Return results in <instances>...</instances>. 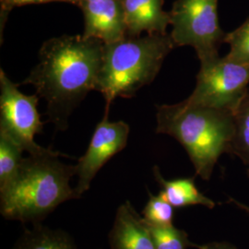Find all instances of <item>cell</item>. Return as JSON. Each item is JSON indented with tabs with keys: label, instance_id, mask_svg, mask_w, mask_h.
I'll use <instances>...</instances> for the list:
<instances>
[{
	"label": "cell",
	"instance_id": "6da1fadb",
	"mask_svg": "<svg viewBox=\"0 0 249 249\" xmlns=\"http://www.w3.org/2000/svg\"><path fill=\"white\" fill-rule=\"evenodd\" d=\"M104 45L82 35L53 37L41 46L39 62L21 84L32 85L45 99L46 114L56 129L66 130L74 108L96 90Z\"/></svg>",
	"mask_w": 249,
	"mask_h": 249
},
{
	"label": "cell",
	"instance_id": "7a4b0ae2",
	"mask_svg": "<svg viewBox=\"0 0 249 249\" xmlns=\"http://www.w3.org/2000/svg\"><path fill=\"white\" fill-rule=\"evenodd\" d=\"M60 156L66 155L51 149L24 158L17 177L0 190V213L6 220L42 223L59 205L76 199L71 186L76 166Z\"/></svg>",
	"mask_w": 249,
	"mask_h": 249
},
{
	"label": "cell",
	"instance_id": "3957f363",
	"mask_svg": "<svg viewBox=\"0 0 249 249\" xmlns=\"http://www.w3.org/2000/svg\"><path fill=\"white\" fill-rule=\"evenodd\" d=\"M233 112L188 104L157 107L156 132L176 139L187 151L196 176L210 180L233 132Z\"/></svg>",
	"mask_w": 249,
	"mask_h": 249
},
{
	"label": "cell",
	"instance_id": "277c9868",
	"mask_svg": "<svg viewBox=\"0 0 249 249\" xmlns=\"http://www.w3.org/2000/svg\"><path fill=\"white\" fill-rule=\"evenodd\" d=\"M176 46L170 35L125 36L105 44L96 90L107 107L116 98H130L149 85L160 72L162 63Z\"/></svg>",
	"mask_w": 249,
	"mask_h": 249
},
{
	"label": "cell",
	"instance_id": "5b68a950",
	"mask_svg": "<svg viewBox=\"0 0 249 249\" xmlns=\"http://www.w3.org/2000/svg\"><path fill=\"white\" fill-rule=\"evenodd\" d=\"M169 13L176 48L193 47L200 62L220 55L226 33L219 23L218 0H177Z\"/></svg>",
	"mask_w": 249,
	"mask_h": 249
},
{
	"label": "cell",
	"instance_id": "8992f818",
	"mask_svg": "<svg viewBox=\"0 0 249 249\" xmlns=\"http://www.w3.org/2000/svg\"><path fill=\"white\" fill-rule=\"evenodd\" d=\"M249 65L226 55L200 62L196 87L188 104L233 112L249 89Z\"/></svg>",
	"mask_w": 249,
	"mask_h": 249
},
{
	"label": "cell",
	"instance_id": "52a82bcc",
	"mask_svg": "<svg viewBox=\"0 0 249 249\" xmlns=\"http://www.w3.org/2000/svg\"><path fill=\"white\" fill-rule=\"evenodd\" d=\"M0 131L18 143L29 155L50 151L35 141L36 134L43 131V122L37 111L38 94L22 93L3 70H0Z\"/></svg>",
	"mask_w": 249,
	"mask_h": 249
},
{
	"label": "cell",
	"instance_id": "ba28073f",
	"mask_svg": "<svg viewBox=\"0 0 249 249\" xmlns=\"http://www.w3.org/2000/svg\"><path fill=\"white\" fill-rule=\"evenodd\" d=\"M129 131V125L124 121L111 122L107 115L96 125L87 151L75 165L78 177L74 187L76 199L89 190L92 180L107 161L124 150Z\"/></svg>",
	"mask_w": 249,
	"mask_h": 249
},
{
	"label": "cell",
	"instance_id": "9c48e42d",
	"mask_svg": "<svg viewBox=\"0 0 249 249\" xmlns=\"http://www.w3.org/2000/svg\"><path fill=\"white\" fill-rule=\"evenodd\" d=\"M84 14L83 36L105 44L116 42L126 36L121 0H99L78 4Z\"/></svg>",
	"mask_w": 249,
	"mask_h": 249
},
{
	"label": "cell",
	"instance_id": "30bf717a",
	"mask_svg": "<svg viewBox=\"0 0 249 249\" xmlns=\"http://www.w3.org/2000/svg\"><path fill=\"white\" fill-rule=\"evenodd\" d=\"M108 241L110 249H157L142 216L128 200L117 208Z\"/></svg>",
	"mask_w": 249,
	"mask_h": 249
},
{
	"label": "cell",
	"instance_id": "8fae6325",
	"mask_svg": "<svg viewBox=\"0 0 249 249\" xmlns=\"http://www.w3.org/2000/svg\"><path fill=\"white\" fill-rule=\"evenodd\" d=\"M124 9L126 36L167 35L171 25L169 12L162 9L163 0H121Z\"/></svg>",
	"mask_w": 249,
	"mask_h": 249
},
{
	"label": "cell",
	"instance_id": "7c38bea8",
	"mask_svg": "<svg viewBox=\"0 0 249 249\" xmlns=\"http://www.w3.org/2000/svg\"><path fill=\"white\" fill-rule=\"evenodd\" d=\"M153 176L160 186L159 194L163 196L175 209L189 206H203L213 209L216 203L210 197L203 195L195 184V178H178L167 180L160 174V168L154 166Z\"/></svg>",
	"mask_w": 249,
	"mask_h": 249
},
{
	"label": "cell",
	"instance_id": "4fadbf2b",
	"mask_svg": "<svg viewBox=\"0 0 249 249\" xmlns=\"http://www.w3.org/2000/svg\"><path fill=\"white\" fill-rule=\"evenodd\" d=\"M12 249H78L71 235L62 229H52L42 223L24 229Z\"/></svg>",
	"mask_w": 249,
	"mask_h": 249
},
{
	"label": "cell",
	"instance_id": "5bb4252c",
	"mask_svg": "<svg viewBox=\"0 0 249 249\" xmlns=\"http://www.w3.org/2000/svg\"><path fill=\"white\" fill-rule=\"evenodd\" d=\"M233 132L228 153L249 167V89L233 111Z\"/></svg>",
	"mask_w": 249,
	"mask_h": 249
},
{
	"label": "cell",
	"instance_id": "9a60e30c",
	"mask_svg": "<svg viewBox=\"0 0 249 249\" xmlns=\"http://www.w3.org/2000/svg\"><path fill=\"white\" fill-rule=\"evenodd\" d=\"M24 150L11 138L0 131V190L17 177L24 160Z\"/></svg>",
	"mask_w": 249,
	"mask_h": 249
},
{
	"label": "cell",
	"instance_id": "2e32d148",
	"mask_svg": "<svg viewBox=\"0 0 249 249\" xmlns=\"http://www.w3.org/2000/svg\"><path fill=\"white\" fill-rule=\"evenodd\" d=\"M149 199L142 211L143 222L157 227H168L174 225L175 208L158 194L157 196L148 191Z\"/></svg>",
	"mask_w": 249,
	"mask_h": 249
},
{
	"label": "cell",
	"instance_id": "e0dca14e",
	"mask_svg": "<svg viewBox=\"0 0 249 249\" xmlns=\"http://www.w3.org/2000/svg\"><path fill=\"white\" fill-rule=\"evenodd\" d=\"M145 224L151 232L157 249H187L193 248L194 243L189 240L187 231L178 229L175 225L168 227H157L147 223Z\"/></svg>",
	"mask_w": 249,
	"mask_h": 249
},
{
	"label": "cell",
	"instance_id": "ac0fdd59",
	"mask_svg": "<svg viewBox=\"0 0 249 249\" xmlns=\"http://www.w3.org/2000/svg\"><path fill=\"white\" fill-rule=\"evenodd\" d=\"M224 43L230 45L226 56L235 62L249 65V18L231 33L226 34Z\"/></svg>",
	"mask_w": 249,
	"mask_h": 249
},
{
	"label": "cell",
	"instance_id": "d6986e66",
	"mask_svg": "<svg viewBox=\"0 0 249 249\" xmlns=\"http://www.w3.org/2000/svg\"><path fill=\"white\" fill-rule=\"evenodd\" d=\"M70 2L73 4H77V0H0L1 2V17L5 16L8 12L16 7H21L30 4H42V3H48V2Z\"/></svg>",
	"mask_w": 249,
	"mask_h": 249
},
{
	"label": "cell",
	"instance_id": "ffe728a7",
	"mask_svg": "<svg viewBox=\"0 0 249 249\" xmlns=\"http://www.w3.org/2000/svg\"><path fill=\"white\" fill-rule=\"evenodd\" d=\"M193 249H237L233 245L227 242H210L207 244H193Z\"/></svg>",
	"mask_w": 249,
	"mask_h": 249
},
{
	"label": "cell",
	"instance_id": "44dd1931",
	"mask_svg": "<svg viewBox=\"0 0 249 249\" xmlns=\"http://www.w3.org/2000/svg\"><path fill=\"white\" fill-rule=\"evenodd\" d=\"M229 203L234 205V206L237 207L238 209H240L242 211H244V212H246L247 213L249 214V205L244 204V203H242V202L238 201L237 199H235V198H233V197H230V198H229Z\"/></svg>",
	"mask_w": 249,
	"mask_h": 249
},
{
	"label": "cell",
	"instance_id": "7402d4cb",
	"mask_svg": "<svg viewBox=\"0 0 249 249\" xmlns=\"http://www.w3.org/2000/svg\"><path fill=\"white\" fill-rule=\"evenodd\" d=\"M248 175H249V167H248Z\"/></svg>",
	"mask_w": 249,
	"mask_h": 249
},
{
	"label": "cell",
	"instance_id": "603a6c76",
	"mask_svg": "<svg viewBox=\"0 0 249 249\" xmlns=\"http://www.w3.org/2000/svg\"><path fill=\"white\" fill-rule=\"evenodd\" d=\"M78 2H79V0H78Z\"/></svg>",
	"mask_w": 249,
	"mask_h": 249
},
{
	"label": "cell",
	"instance_id": "cb8c5ba5",
	"mask_svg": "<svg viewBox=\"0 0 249 249\" xmlns=\"http://www.w3.org/2000/svg\"><path fill=\"white\" fill-rule=\"evenodd\" d=\"M77 1H78V0H77ZM77 4H78V3H77Z\"/></svg>",
	"mask_w": 249,
	"mask_h": 249
}]
</instances>
